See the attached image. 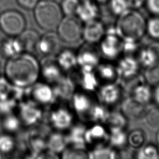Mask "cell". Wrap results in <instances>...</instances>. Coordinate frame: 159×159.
Segmentation results:
<instances>
[{
    "mask_svg": "<svg viewBox=\"0 0 159 159\" xmlns=\"http://www.w3.org/2000/svg\"><path fill=\"white\" fill-rule=\"evenodd\" d=\"M6 76L12 83L17 86H27L33 83L38 77L39 65L30 55H14L7 62Z\"/></svg>",
    "mask_w": 159,
    "mask_h": 159,
    "instance_id": "obj_1",
    "label": "cell"
},
{
    "mask_svg": "<svg viewBox=\"0 0 159 159\" xmlns=\"http://www.w3.org/2000/svg\"><path fill=\"white\" fill-rule=\"evenodd\" d=\"M146 21L139 10L130 9L117 17L114 25L116 32L122 40L139 42L146 33Z\"/></svg>",
    "mask_w": 159,
    "mask_h": 159,
    "instance_id": "obj_2",
    "label": "cell"
},
{
    "mask_svg": "<svg viewBox=\"0 0 159 159\" xmlns=\"http://www.w3.org/2000/svg\"><path fill=\"white\" fill-rule=\"evenodd\" d=\"M34 9L36 22L45 30L57 28L63 18L61 7L55 1L42 0L38 2Z\"/></svg>",
    "mask_w": 159,
    "mask_h": 159,
    "instance_id": "obj_3",
    "label": "cell"
},
{
    "mask_svg": "<svg viewBox=\"0 0 159 159\" xmlns=\"http://www.w3.org/2000/svg\"><path fill=\"white\" fill-rule=\"evenodd\" d=\"M25 27L24 16L15 10H8L0 14V28L7 35L18 36Z\"/></svg>",
    "mask_w": 159,
    "mask_h": 159,
    "instance_id": "obj_4",
    "label": "cell"
},
{
    "mask_svg": "<svg viewBox=\"0 0 159 159\" xmlns=\"http://www.w3.org/2000/svg\"><path fill=\"white\" fill-rule=\"evenodd\" d=\"M58 35L67 43H74L82 37L83 26L74 16L62 18L58 27Z\"/></svg>",
    "mask_w": 159,
    "mask_h": 159,
    "instance_id": "obj_5",
    "label": "cell"
},
{
    "mask_svg": "<svg viewBox=\"0 0 159 159\" xmlns=\"http://www.w3.org/2000/svg\"><path fill=\"white\" fill-rule=\"evenodd\" d=\"M100 42V51L109 60L116 58L123 52V40L117 34L114 26L106 30Z\"/></svg>",
    "mask_w": 159,
    "mask_h": 159,
    "instance_id": "obj_6",
    "label": "cell"
},
{
    "mask_svg": "<svg viewBox=\"0 0 159 159\" xmlns=\"http://www.w3.org/2000/svg\"><path fill=\"white\" fill-rule=\"evenodd\" d=\"M105 34V26L98 19L86 22L83 27L82 37L89 43L100 42Z\"/></svg>",
    "mask_w": 159,
    "mask_h": 159,
    "instance_id": "obj_7",
    "label": "cell"
},
{
    "mask_svg": "<svg viewBox=\"0 0 159 159\" xmlns=\"http://www.w3.org/2000/svg\"><path fill=\"white\" fill-rule=\"evenodd\" d=\"M139 66L140 64L138 60L127 55L119 60L116 69L119 77L127 79L137 75Z\"/></svg>",
    "mask_w": 159,
    "mask_h": 159,
    "instance_id": "obj_8",
    "label": "cell"
},
{
    "mask_svg": "<svg viewBox=\"0 0 159 159\" xmlns=\"http://www.w3.org/2000/svg\"><path fill=\"white\" fill-rule=\"evenodd\" d=\"M122 89L116 83H107L99 89V96L102 102L106 106L115 104L120 99Z\"/></svg>",
    "mask_w": 159,
    "mask_h": 159,
    "instance_id": "obj_9",
    "label": "cell"
},
{
    "mask_svg": "<svg viewBox=\"0 0 159 159\" xmlns=\"http://www.w3.org/2000/svg\"><path fill=\"white\" fill-rule=\"evenodd\" d=\"M76 14L85 23L97 19L100 14L99 4L93 0L80 1Z\"/></svg>",
    "mask_w": 159,
    "mask_h": 159,
    "instance_id": "obj_10",
    "label": "cell"
},
{
    "mask_svg": "<svg viewBox=\"0 0 159 159\" xmlns=\"http://www.w3.org/2000/svg\"><path fill=\"white\" fill-rule=\"evenodd\" d=\"M139 64L145 68L159 63V44H152L140 50L138 55Z\"/></svg>",
    "mask_w": 159,
    "mask_h": 159,
    "instance_id": "obj_11",
    "label": "cell"
},
{
    "mask_svg": "<svg viewBox=\"0 0 159 159\" xmlns=\"http://www.w3.org/2000/svg\"><path fill=\"white\" fill-rule=\"evenodd\" d=\"M108 129L99 124L93 126L86 133V141L91 144L96 145V147L104 145L108 142Z\"/></svg>",
    "mask_w": 159,
    "mask_h": 159,
    "instance_id": "obj_12",
    "label": "cell"
},
{
    "mask_svg": "<svg viewBox=\"0 0 159 159\" xmlns=\"http://www.w3.org/2000/svg\"><path fill=\"white\" fill-rule=\"evenodd\" d=\"M17 41L21 47L22 51L32 52L37 49L39 42V34L34 30H24L18 35Z\"/></svg>",
    "mask_w": 159,
    "mask_h": 159,
    "instance_id": "obj_13",
    "label": "cell"
},
{
    "mask_svg": "<svg viewBox=\"0 0 159 159\" xmlns=\"http://www.w3.org/2000/svg\"><path fill=\"white\" fill-rule=\"evenodd\" d=\"M145 111V105L140 103L132 96L126 98L122 102V112L127 118H139L143 116Z\"/></svg>",
    "mask_w": 159,
    "mask_h": 159,
    "instance_id": "obj_14",
    "label": "cell"
},
{
    "mask_svg": "<svg viewBox=\"0 0 159 159\" xmlns=\"http://www.w3.org/2000/svg\"><path fill=\"white\" fill-rule=\"evenodd\" d=\"M59 39L58 35L55 33H47L39 39L37 49L43 54L52 55L59 48Z\"/></svg>",
    "mask_w": 159,
    "mask_h": 159,
    "instance_id": "obj_15",
    "label": "cell"
},
{
    "mask_svg": "<svg viewBox=\"0 0 159 159\" xmlns=\"http://www.w3.org/2000/svg\"><path fill=\"white\" fill-rule=\"evenodd\" d=\"M80 53L78 60L79 62L84 67L86 70H92L99 63V57L98 53L91 48H84Z\"/></svg>",
    "mask_w": 159,
    "mask_h": 159,
    "instance_id": "obj_16",
    "label": "cell"
},
{
    "mask_svg": "<svg viewBox=\"0 0 159 159\" xmlns=\"http://www.w3.org/2000/svg\"><path fill=\"white\" fill-rule=\"evenodd\" d=\"M152 93L149 84L140 83L134 88L131 96L140 103L146 105L152 99Z\"/></svg>",
    "mask_w": 159,
    "mask_h": 159,
    "instance_id": "obj_17",
    "label": "cell"
},
{
    "mask_svg": "<svg viewBox=\"0 0 159 159\" xmlns=\"http://www.w3.org/2000/svg\"><path fill=\"white\" fill-rule=\"evenodd\" d=\"M146 139V133L143 129H135L127 134V143L130 148L137 150L145 144Z\"/></svg>",
    "mask_w": 159,
    "mask_h": 159,
    "instance_id": "obj_18",
    "label": "cell"
},
{
    "mask_svg": "<svg viewBox=\"0 0 159 159\" xmlns=\"http://www.w3.org/2000/svg\"><path fill=\"white\" fill-rule=\"evenodd\" d=\"M127 118L122 112H109L104 124H106L108 130L111 129H124L127 124Z\"/></svg>",
    "mask_w": 159,
    "mask_h": 159,
    "instance_id": "obj_19",
    "label": "cell"
},
{
    "mask_svg": "<svg viewBox=\"0 0 159 159\" xmlns=\"http://www.w3.org/2000/svg\"><path fill=\"white\" fill-rule=\"evenodd\" d=\"M98 75L108 83L114 81L119 77L116 66L109 63H99L98 65Z\"/></svg>",
    "mask_w": 159,
    "mask_h": 159,
    "instance_id": "obj_20",
    "label": "cell"
},
{
    "mask_svg": "<svg viewBox=\"0 0 159 159\" xmlns=\"http://www.w3.org/2000/svg\"><path fill=\"white\" fill-rule=\"evenodd\" d=\"M109 130L108 143L114 148H122L127 143V134L122 129H111Z\"/></svg>",
    "mask_w": 159,
    "mask_h": 159,
    "instance_id": "obj_21",
    "label": "cell"
},
{
    "mask_svg": "<svg viewBox=\"0 0 159 159\" xmlns=\"http://www.w3.org/2000/svg\"><path fill=\"white\" fill-rule=\"evenodd\" d=\"M89 157L94 159H116L118 155L114 148L104 145L96 147L89 155Z\"/></svg>",
    "mask_w": 159,
    "mask_h": 159,
    "instance_id": "obj_22",
    "label": "cell"
},
{
    "mask_svg": "<svg viewBox=\"0 0 159 159\" xmlns=\"http://www.w3.org/2000/svg\"><path fill=\"white\" fill-rule=\"evenodd\" d=\"M135 157L139 159L159 158V149L157 146L154 144H145L137 150Z\"/></svg>",
    "mask_w": 159,
    "mask_h": 159,
    "instance_id": "obj_23",
    "label": "cell"
},
{
    "mask_svg": "<svg viewBox=\"0 0 159 159\" xmlns=\"http://www.w3.org/2000/svg\"><path fill=\"white\" fill-rule=\"evenodd\" d=\"M106 4L112 14L117 17L130 9L127 0H109Z\"/></svg>",
    "mask_w": 159,
    "mask_h": 159,
    "instance_id": "obj_24",
    "label": "cell"
},
{
    "mask_svg": "<svg viewBox=\"0 0 159 159\" xmlns=\"http://www.w3.org/2000/svg\"><path fill=\"white\" fill-rule=\"evenodd\" d=\"M143 78L149 85L159 84V63L146 68Z\"/></svg>",
    "mask_w": 159,
    "mask_h": 159,
    "instance_id": "obj_25",
    "label": "cell"
},
{
    "mask_svg": "<svg viewBox=\"0 0 159 159\" xmlns=\"http://www.w3.org/2000/svg\"><path fill=\"white\" fill-rule=\"evenodd\" d=\"M146 33L152 39L159 40V16H152L147 20Z\"/></svg>",
    "mask_w": 159,
    "mask_h": 159,
    "instance_id": "obj_26",
    "label": "cell"
},
{
    "mask_svg": "<svg viewBox=\"0 0 159 159\" xmlns=\"http://www.w3.org/2000/svg\"><path fill=\"white\" fill-rule=\"evenodd\" d=\"M109 111L104 104L96 105L91 109V116L93 120L98 122L104 123L109 114Z\"/></svg>",
    "mask_w": 159,
    "mask_h": 159,
    "instance_id": "obj_27",
    "label": "cell"
},
{
    "mask_svg": "<svg viewBox=\"0 0 159 159\" xmlns=\"http://www.w3.org/2000/svg\"><path fill=\"white\" fill-rule=\"evenodd\" d=\"M80 2V0H62L60 7L63 14L68 16H75Z\"/></svg>",
    "mask_w": 159,
    "mask_h": 159,
    "instance_id": "obj_28",
    "label": "cell"
},
{
    "mask_svg": "<svg viewBox=\"0 0 159 159\" xmlns=\"http://www.w3.org/2000/svg\"><path fill=\"white\" fill-rule=\"evenodd\" d=\"M144 116L147 125L153 127L159 125V109L153 108L146 109Z\"/></svg>",
    "mask_w": 159,
    "mask_h": 159,
    "instance_id": "obj_29",
    "label": "cell"
},
{
    "mask_svg": "<svg viewBox=\"0 0 159 159\" xmlns=\"http://www.w3.org/2000/svg\"><path fill=\"white\" fill-rule=\"evenodd\" d=\"M144 6L152 16H159V0H145Z\"/></svg>",
    "mask_w": 159,
    "mask_h": 159,
    "instance_id": "obj_30",
    "label": "cell"
},
{
    "mask_svg": "<svg viewBox=\"0 0 159 159\" xmlns=\"http://www.w3.org/2000/svg\"><path fill=\"white\" fill-rule=\"evenodd\" d=\"M123 40V52L130 53L135 51L138 48V41L134 40Z\"/></svg>",
    "mask_w": 159,
    "mask_h": 159,
    "instance_id": "obj_31",
    "label": "cell"
},
{
    "mask_svg": "<svg viewBox=\"0 0 159 159\" xmlns=\"http://www.w3.org/2000/svg\"><path fill=\"white\" fill-rule=\"evenodd\" d=\"M76 104L77 107L82 111L88 110L91 107V102L89 99L84 96L78 97Z\"/></svg>",
    "mask_w": 159,
    "mask_h": 159,
    "instance_id": "obj_32",
    "label": "cell"
},
{
    "mask_svg": "<svg viewBox=\"0 0 159 159\" xmlns=\"http://www.w3.org/2000/svg\"><path fill=\"white\" fill-rule=\"evenodd\" d=\"M21 7L26 9H33L39 2V0H17Z\"/></svg>",
    "mask_w": 159,
    "mask_h": 159,
    "instance_id": "obj_33",
    "label": "cell"
},
{
    "mask_svg": "<svg viewBox=\"0 0 159 159\" xmlns=\"http://www.w3.org/2000/svg\"><path fill=\"white\" fill-rule=\"evenodd\" d=\"M129 8L131 9L139 10L145 6V0H127Z\"/></svg>",
    "mask_w": 159,
    "mask_h": 159,
    "instance_id": "obj_34",
    "label": "cell"
},
{
    "mask_svg": "<svg viewBox=\"0 0 159 159\" xmlns=\"http://www.w3.org/2000/svg\"><path fill=\"white\" fill-rule=\"evenodd\" d=\"M152 98L155 103L159 106V84L157 85L152 93Z\"/></svg>",
    "mask_w": 159,
    "mask_h": 159,
    "instance_id": "obj_35",
    "label": "cell"
},
{
    "mask_svg": "<svg viewBox=\"0 0 159 159\" xmlns=\"http://www.w3.org/2000/svg\"><path fill=\"white\" fill-rule=\"evenodd\" d=\"M95 1L98 4L101 5V4H106L109 0H93Z\"/></svg>",
    "mask_w": 159,
    "mask_h": 159,
    "instance_id": "obj_36",
    "label": "cell"
},
{
    "mask_svg": "<svg viewBox=\"0 0 159 159\" xmlns=\"http://www.w3.org/2000/svg\"><path fill=\"white\" fill-rule=\"evenodd\" d=\"M156 140H157V142L158 143V145H159V129L157 131V134H156Z\"/></svg>",
    "mask_w": 159,
    "mask_h": 159,
    "instance_id": "obj_37",
    "label": "cell"
},
{
    "mask_svg": "<svg viewBox=\"0 0 159 159\" xmlns=\"http://www.w3.org/2000/svg\"><path fill=\"white\" fill-rule=\"evenodd\" d=\"M51 1H56V0H51Z\"/></svg>",
    "mask_w": 159,
    "mask_h": 159,
    "instance_id": "obj_38",
    "label": "cell"
},
{
    "mask_svg": "<svg viewBox=\"0 0 159 159\" xmlns=\"http://www.w3.org/2000/svg\"><path fill=\"white\" fill-rule=\"evenodd\" d=\"M0 1H1V0H0Z\"/></svg>",
    "mask_w": 159,
    "mask_h": 159,
    "instance_id": "obj_39",
    "label": "cell"
}]
</instances>
